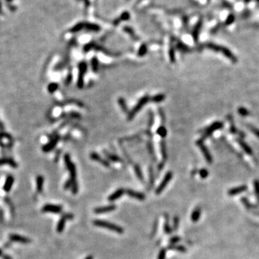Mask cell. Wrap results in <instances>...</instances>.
<instances>
[{
  "instance_id": "6da1fadb",
  "label": "cell",
  "mask_w": 259,
  "mask_h": 259,
  "mask_svg": "<svg viewBox=\"0 0 259 259\" xmlns=\"http://www.w3.org/2000/svg\"><path fill=\"white\" fill-rule=\"evenodd\" d=\"M94 225L95 226L100 227H104V228H107L110 230L112 231H114V232H117V233L122 234L124 232V229L122 227H120V226L117 225L115 224H113V223H109L107 221H105V220H94L93 222Z\"/></svg>"
},
{
  "instance_id": "7a4b0ae2",
  "label": "cell",
  "mask_w": 259,
  "mask_h": 259,
  "mask_svg": "<svg viewBox=\"0 0 259 259\" xmlns=\"http://www.w3.org/2000/svg\"><path fill=\"white\" fill-rule=\"evenodd\" d=\"M207 47L209 49H212V50L217 51V52H220L223 54H224L227 58H228L229 59H230L232 62H237L236 57L233 55V54L231 53V51H230L228 49L226 48L225 47H222V46H217V45L212 44V43H207Z\"/></svg>"
},
{
  "instance_id": "3957f363",
  "label": "cell",
  "mask_w": 259,
  "mask_h": 259,
  "mask_svg": "<svg viewBox=\"0 0 259 259\" xmlns=\"http://www.w3.org/2000/svg\"><path fill=\"white\" fill-rule=\"evenodd\" d=\"M65 160V164H66V167L69 169L70 172V175H71V180L72 181V184L74 182H77V171H76V167L74 166V164L71 162V159H70V156L69 155L66 154L64 157Z\"/></svg>"
},
{
  "instance_id": "277c9868",
  "label": "cell",
  "mask_w": 259,
  "mask_h": 259,
  "mask_svg": "<svg viewBox=\"0 0 259 259\" xmlns=\"http://www.w3.org/2000/svg\"><path fill=\"white\" fill-rule=\"evenodd\" d=\"M172 176H173V174H172L171 172H168V173L166 174L165 177H164V179H163L162 182L160 184V185L158 187V188L156 189V193L157 194H161V192L164 191V189H165L166 187L167 186V184H168V182H169L171 179Z\"/></svg>"
},
{
  "instance_id": "5b68a950",
  "label": "cell",
  "mask_w": 259,
  "mask_h": 259,
  "mask_svg": "<svg viewBox=\"0 0 259 259\" xmlns=\"http://www.w3.org/2000/svg\"><path fill=\"white\" fill-rule=\"evenodd\" d=\"M87 66L84 62H82L79 65V79H78V86L79 88H82L84 86V75L86 73Z\"/></svg>"
},
{
  "instance_id": "8992f818",
  "label": "cell",
  "mask_w": 259,
  "mask_h": 259,
  "mask_svg": "<svg viewBox=\"0 0 259 259\" xmlns=\"http://www.w3.org/2000/svg\"><path fill=\"white\" fill-rule=\"evenodd\" d=\"M148 100H149V97H142V98L139 101V102H138V105H136L135 107V108L133 109V111H132L131 112H130V115H129V120H131V119L133 118V117H134L135 114L136 113L140 111V109L141 108H142V107L144 106V105H145V104L147 103V102H148Z\"/></svg>"
},
{
  "instance_id": "52a82bcc",
  "label": "cell",
  "mask_w": 259,
  "mask_h": 259,
  "mask_svg": "<svg viewBox=\"0 0 259 259\" xmlns=\"http://www.w3.org/2000/svg\"><path fill=\"white\" fill-rule=\"evenodd\" d=\"M223 128V123H222V122H215V123L212 124V125H211L209 128H207V129L205 130V131H204V135H203L202 139H204L205 138L208 137V136L212 134V133H213L215 130L220 129V128Z\"/></svg>"
},
{
  "instance_id": "ba28073f",
  "label": "cell",
  "mask_w": 259,
  "mask_h": 259,
  "mask_svg": "<svg viewBox=\"0 0 259 259\" xmlns=\"http://www.w3.org/2000/svg\"><path fill=\"white\" fill-rule=\"evenodd\" d=\"M42 211L45 212L60 213L62 212V207L60 205H54V204H46L43 207Z\"/></svg>"
},
{
  "instance_id": "9c48e42d",
  "label": "cell",
  "mask_w": 259,
  "mask_h": 259,
  "mask_svg": "<svg viewBox=\"0 0 259 259\" xmlns=\"http://www.w3.org/2000/svg\"><path fill=\"white\" fill-rule=\"evenodd\" d=\"M197 145L198 146L201 148V150L202 151L203 154H204V158H205L206 160H207V162H208L209 164H211V163L212 162V156H211L209 150H207V148H206V146L204 145V143H203V141L201 140H200L199 141H198L197 142Z\"/></svg>"
},
{
  "instance_id": "30bf717a",
  "label": "cell",
  "mask_w": 259,
  "mask_h": 259,
  "mask_svg": "<svg viewBox=\"0 0 259 259\" xmlns=\"http://www.w3.org/2000/svg\"><path fill=\"white\" fill-rule=\"evenodd\" d=\"M10 239L14 242L22 243V244H27V243H30L31 242L30 239H29V238L22 236V235H17V234H12V235H10Z\"/></svg>"
},
{
  "instance_id": "8fae6325",
  "label": "cell",
  "mask_w": 259,
  "mask_h": 259,
  "mask_svg": "<svg viewBox=\"0 0 259 259\" xmlns=\"http://www.w3.org/2000/svg\"><path fill=\"white\" fill-rule=\"evenodd\" d=\"M116 205L114 204H111V205H107L105 206V207H97L94 209V213L96 214H102L105 213V212H112V211L116 209Z\"/></svg>"
},
{
  "instance_id": "7c38bea8",
  "label": "cell",
  "mask_w": 259,
  "mask_h": 259,
  "mask_svg": "<svg viewBox=\"0 0 259 259\" xmlns=\"http://www.w3.org/2000/svg\"><path fill=\"white\" fill-rule=\"evenodd\" d=\"M126 193L130 197L135 198V199H137L139 200H143L145 199V197L143 194L140 193V192H135V191L132 190H127Z\"/></svg>"
},
{
  "instance_id": "4fadbf2b",
  "label": "cell",
  "mask_w": 259,
  "mask_h": 259,
  "mask_svg": "<svg viewBox=\"0 0 259 259\" xmlns=\"http://www.w3.org/2000/svg\"><path fill=\"white\" fill-rule=\"evenodd\" d=\"M247 190V186L246 185H242L238 187H235V188L232 189V190H230L228 191V195L230 196H234L235 194H238L241 193V192H245Z\"/></svg>"
},
{
  "instance_id": "5bb4252c",
  "label": "cell",
  "mask_w": 259,
  "mask_h": 259,
  "mask_svg": "<svg viewBox=\"0 0 259 259\" xmlns=\"http://www.w3.org/2000/svg\"><path fill=\"white\" fill-rule=\"evenodd\" d=\"M124 193H125V190H124L123 189H119L118 190H117L115 192H114L112 194L110 195L109 197H108V200H109V201H115V200H117V199L121 197L123 195Z\"/></svg>"
},
{
  "instance_id": "9a60e30c",
  "label": "cell",
  "mask_w": 259,
  "mask_h": 259,
  "mask_svg": "<svg viewBox=\"0 0 259 259\" xmlns=\"http://www.w3.org/2000/svg\"><path fill=\"white\" fill-rule=\"evenodd\" d=\"M14 183V178L12 176H8L6 179L5 183L4 185V192H9L12 189V185Z\"/></svg>"
},
{
  "instance_id": "2e32d148",
  "label": "cell",
  "mask_w": 259,
  "mask_h": 259,
  "mask_svg": "<svg viewBox=\"0 0 259 259\" xmlns=\"http://www.w3.org/2000/svg\"><path fill=\"white\" fill-rule=\"evenodd\" d=\"M91 159H92L93 160H94V161H99V162H100L101 164H102V165L105 166H107V167H108L109 166V164L107 162V161H105V160L102 159V158H101L98 154H97V153H91Z\"/></svg>"
},
{
  "instance_id": "e0dca14e",
  "label": "cell",
  "mask_w": 259,
  "mask_h": 259,
  "mask_svg": "<svg viewBox=\"0 0 259 259\" xmlns=\"http://www.w3.org/2000/svg\"><path fill=\"white\" fill-rule=\"evenodd\" d=\"M66 218H65L64 216L60 218V220H59L58 223V225H57V232H62L63 231V229L65 227V224H66Z\"/></svg>"
},
{
  "instance_id": "ac0fdd59",
  "label": "cell",
  "mask_w": 259,
  "mask_h": 259,
  "mask_svg": "<svg viewBox=\"0 0 259 259\" xmlns=\"http://www.w3.org/2000/svg\"><path fill=\"white\" fill-rule=\"evenodd\" d=\"M201 25H202V22H201V20H199V21L197 22V24L196 25V27H195L194 30L193 36H194V38L195 41H197V39H198L199 32L200 29H201Z\"/></svg>"
},
{
  "instance_id": "d6986e66",
  "label": "cell",
  "mask_w": 259,
  "mask_h": 259,
  "mask_svg": "<svg viewBox=\"0 0 259 259\" xmlns=\"http://www.w3.org/2000/svg\"><path fill=\"white\" fill-rule=\"evenodd\" d=\"M200 215H201V209L199 207H197L194 210L192 214V220L193 222H197L199 219Z\"/></svg>"
},
{
  "instance_id": "ffe728a7",
  "label": "cell",
  "mask_w": 259,
  "mask_h": 259,
  "mask_svg": "<svg viewBox=\"0 0 259 259\" xmlns=\"http://www.w3.org/2000/svg\"><path fill=\"white\" fill-rule=\"evenodd\" d=\"M37 190L39 193H41L42 190H43V177L42 176H38L37 177Z\"/></svg>"
},
{
  "instance_id": "44dd1931",
  "label": "cell",
  "mask_w": 259,
  "mask_h": 259,
  "mask_svg": "<svg viewBox=\"0 0 259 259\" xmlns=\"http://www.w3.org/2000/svg\"><path fill=\"white\" fill-rule=\"evenodd\" d=\"M238 143L240 144V146L243 148V149L244 150L246 153H248V154H251V153H252V150H251V148H250L248 145L246 143V142H243V140H238Z\"/></svg>"
},
{
  "instance_id": "7402d4cb",
  "label": "cell",
  "mask_w": 259,
  "mask_h": 259,
  "mask_svg": "<svg viewBox=\"0 0 259 259\" xmlns=\"http://www.w3.org/2000/svg\"><path fill=\"white\" fill-rule=\"evenodd\" d=\"M58 139H57V138H56L54 139L53 140L51 141V142L48 144V145H46V146H45L44 148H43V149H44L43 150H44V151H46V152L50 151L51 149H53V148L54 147H55V144H56L57 141H58Z\"/></svg>"
},
{
  "instance_id": "603a6c76",
  "label": "cell",
  "mask_w": 259,
  "mask_h": 259,
  "mask_svg": "<svg viewBox=\"0 0 259 259\" xmlns=\"http://www.w3.org/2000/svg\"><path fill=\"white\" fill-rule=\"evenodd\" d=\"M157 132H158V134H159L160 136H161L162 138L166 137L167 135V130L165 128H164V126L159 128V129H158Z\"/></svg>"
},
{
  "instance_id": "cb8c5ba5",
  "label": "cell",
  "mask_w": 259,
  "mask_h": 259,
  "mask_svg": "<svg viewBox=\"0 0 259 259\" xmlns=\"http://www.w3.org/2000/svg\"><path fill=\"white\" fill-rule=\"evenodd\" d=\"M91 67L94 71H97L98 70V60L96 58H94L91 60Z\"/></svg>"
},
{
  "instance_id": "d4e9b609",
  "label": "cell",
  "mask_w": 259,
  "mask_h": 259,
  "mask_svg": "<svg viewBox=\"0 0 259 259\" xmlns=\"http://www.w3.org/2000/svg\"><path fill=\"white\" fill-rule=\"evenodd\" d=\"M161 153H162L164 160L166 159H167V153H166V145H165V142H164V141H163L162 144H161Z\"/></svg>"
},
{
  "instance_id": "484cf974",
  "label": "cell",
  "mask_w": 259,
  "mask_h": 259,
  "mask_svg": "<svg viewBox=\"0 0 259 259\" xmlns=\"http://www.w3.org/2000/svg\"><path fill=\"white\" fill-rule=\"evenodd\" d=\"M165 99V96L164 94H158V95L155 96L154 97L152 98V100L153 102H160L161 101H163Z\"/></svg>"
},
{
  "instance_id": "4316f807",
  "label": "cell",
  "mask_w": 259,
  "mask_h": 259,
  "mask_svg": "<svg viewBox=\"0 0 259 259\" xmlns=\"http://www.w3.org/2000/svg\"><path fill=\"white\" fill-rule=\"evenodd\" d=\"M169 249L176 250V251H181V252H185L186 251L185 248H184L183 246H174V245H173V246H171V247L169 248Z\"/></svg>"
},
{
  "instance_id": "83f0119b",
  "label": "cell",
  "mask_w": 259,
  "mask_h": 259,
  "mask_svg": "<svg viewBox=\"0 0 259 259\" xmlns=\"http://www.w3.org/2000/svg\"><path fill=\"white\" fill-rule=\"evenodd\" d=\"M135 170L136 174H137L138 177L140 180H142L143 177H142V172H141L140 168V167L138 166H135Z\"/></svg>"
},
{
  "instance_id": "f1b7e54d",
  "label": "cell",
  "mask_w": 259,
  "mask_h": 259,
  "mask_svg": "<svg viewBox=\"0 0 259 259\" xmlns=\"http://www.w3.org/2000/svg\"><path fill=\"white\" fill-rule=\"evenodd\" d=\"M199 175L201 178L204 179V178L207 177L209 175L208 173V171H207L206 169H201L199 171Z\"/></svg>"
},
{
  "instance_id": "f546056e",
  "label": "cell",
  "mask_w": 259,
  "mask_h": 259,
  "mask_svg": "<svg viewBox=\"0 0 259 259\" xmlns=\"http://www.w3.org/2000/svg\"><path fill=\"white\" fill-rule=\"evenodd\" d=\"M119 104H120L121 108L123 109V111L126 112L127 111V107H126V105H125V100H124L122 98H120V100H119Z\"/></svg>"
},
{
  "instance_id": "4dcf8cb0",
  "label": "cell",
  "mask_w": 259,
  "mask_h": 259,
  "mask_svg": "<svg viewBox=\"0 0 259 259\" xmlns=\"http://www.w3.org/2000/svg\"><path fill=\"white\" fill-rule=\"evenodd\" d=\"M248 128L251 130V131L253 132V133H254V134H255L257 137L259 138V130L258 129H257V128H255V127L252 126V125H248Z\"/></svg>"
},
{
  "instance_id": "1f68e13d",
  "label": "cell",
  "mask_w": 259,
  "mask_h": 259,
  "mask_svg": "<svg viewBox=\"0 0 259 259\" xmlns=\"http://www.w3.org/2000/svg\"><path fill=\"white\" fill-rule=\"evenodd\" d=\"M58 86L56 84H51L48 86V90L50 92L52 93L58 89Z\"/></svg>"
},
{
  "instance_id": "d6a6232c",
  "label": "cell",
  "mask_w": 259,
  "mask_h": 259,
  "mask_svg": "<svg viewBox=\"0 0 259 259\" xmlns=\"http://www.w3.org/2000/svg\"><path fill=\"white\" fill-rule=\"evenodd\" d=\"M254 187H255V194H256V196L259 199V181H254Z\"/></svg>"
},
{
  "instance_id": "836d02e7",
  "label": "cell",
  "mask_w": 259,
  "mask_h": 259,
  "mask_svg": "<svg viewBox=\"0 0 259 259\" xmlns=\"http://www.w3.org/2000/svg\"><path fill=\"white\" fill-rule=\"evenodd\" d=\"M166 250L162 249L161 250V251L159 252V256H158V259H165L166 258Z\"/></svg>"
},
{
  "instance_id": "e575fe53",
  "label": "cell",
  "mask_w": 259,
  "mask_h": 259,
  "mask_svg": "<svg viewBox=\"0 0 259 259\" xmlns=\"http://www.w3.org/2000/svg\"><path fill=\"white\" fill-rule=\"evenodd\" d=\"M164 230H165L166 233H168L169 234L171 232V227H169V225H168V221H166L165 223V225H164Z\"/></svg>"
},
{
  "instance_id": "d590c367",
  "label": "cell",
  "mask_w": 259,
  "mask_h": 259,
  "mask_svg": "<svg viewBox=\"0 0 259 259\" xmlns=\"http://www.w3.org/2000/svg\"><path fill=\"white\" fill-rule=\"evenodd\" d=\"M107 157L112 161H120L121 160L119 157L117 156H114V155H111V154H107Z\"/></svg>"
},
{
  "instance_id": "8d00e7d4",
  "label": "cell",
  "mask_w": 259,
  "mask_h": 259,
  "mask_svg": "<svg viewBox=\"0 0 259 259\" xmlns=\"http://www.w3.org/2000/svg\"><path fill=\"white\" fill-rule=\"evenodd\" d=\"M238 112H239L240 114L243 116H247L248 114H249L248 111L246 109H245V108H240Z\"/></svg>"
},
{
  "instance_id": "74e56055",
  "label": "cell",
  "mask_w": 259,
  "mask_h": 259,
  "mask_svg": "<svg viewBox=\"0 0 259 259\" xmlns=\"http://www.w3.org/2000/svg\"><path fill=\"white\" fill-rule=\"evenodd\" d=\"M71 186H72V181H71V179H69L67 181H66V184H65L64 189L65 190H68V189H69Z\"/></svg>"
},
{
  "instance_id": "f35d334b",
  "label": "cell",
  "mask_w": 259,
  "mask_h": 259,
  "mask_svg": "<svg viewBox=\"0 0 259 259\" xmlns=\"http://www.w3.org/2000/svg\"><path fill=\"white\" fill-rule=\"evenodd\" d=\"M145 52H146V48H145V46H142V47H141V48L140 49V51H139V53H138L139 55L142 56V55H143L144 54H145Z\"/></svg>"
},
{
  "instance_id": "ab89813d",
  "label": "cell",
  "mask_w": 259,
  "mask_h": 259,
  "mask_svg": "<svg viewBox=\"0 0 259 259\" xmlns=\"http://www.w3.org/2000/svg\"><path fill=\"white\" fill-rule=\"evenodd\" d=\"M234 20V16L233 15H230L228 17V18L227 19V21H226V24L227 25H230L233 22Z\"/></svg>"
},
{
  "instance_id": "60d3db41",
  "label": "cell",
  "mask_w": 259,
  "mask_h": 259,
  "mask_svg": "<svg viewBox=\"0 0 259 259\" xmlns=\"http://www.w3.org/2000/svg\"><path fill=\"white\" fill-rule=\"evenodd\" d=\"M179 223V218H178L177 217H176V218H174V220H173V225H174V229H177Z\"/></svg>"
},
{
  "instance_id": "b9f144b4",
  "label": "cell",
  "mask_w": 259,
  "mask_h": 259,
  "mask_svg": "<svg viewBox=\"0 0 259 259\" xmlns=\"http://www.w3.org/2000/svg\"><path fill=\"white\" fill-rule=\"evenodd\" d=\"M180 238H179V237H173V238H171V240H170V242H171V243H177V242H179V241H180Z\"/></svg>"
},
{
  "instance_id": "7bdbcfd3",
  "label": "cell",
  "mask_w": 259,
  "mask_h": 259,
  "mask_svg": "<svg viewBox=\"0 0 259 259\" xmlns=\"http://www.w3.org/2000/svg\"><path fill=\"white\" fill-rule=\"evenodd\" d=\"M150 183H151V185H153L154 179H153V171H152V170H150Z\"/></svg>"
},
{
  "instance_id": "ee69618b",
  "label": "cell",
  "mask_w": 259,
  "mask_h": 259,
  "mask_svg": "<svg viewBox=\"0 0 259 259\" xmlns=\"http://www.w3.org/2000/svg\"><path fill=\"white\" fill-rule=\"evenodd\" d=\"M3 259H12V257L8 255H3Z\"/></svg>"
},
{
  "instance_id": "f6af8a7d",
  "label": "cell",
  "mask_w": 259,
  "mask_h": 259,
  "mask_svg": "<svg viewBox=\"0 0 259 259\" xmlns=\"http://www.w3.org/2000/svg\"><path fill=\"white\" fill-rule=\"evenodd\" d=\"M85 259H93V256H91V255H89V256H87Z\"/></svg>"
},
{
  "instance_id": "bcb514c9",
  "label": "cell",
  "mask_w": 259,
  "mask_h": 259,
  "mask_svg": "<svg viewBox=\"0 0 259 259\" xmlns=\"http://www.w3.org/2000/svg\"><path fill=\"white\" fill-rule=\"evenodd\" d=\"M2 255V251L0 249V255Z\"/></svg>"
}]
</instances>
